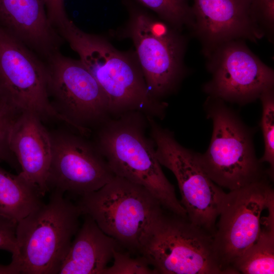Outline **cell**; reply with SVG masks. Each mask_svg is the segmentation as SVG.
<instances>
[{"instance_id": "cell-1", "label": "cell", "mask_w": 274, "mask_h": 274, "mask_svg": "<svg viewBox=\"0 0 274 274\" xmlns=\"http://www.w3.org/2000/svg\"><path fill=\"white\" fill-rule=\"evenodd\" d=\"M57 29L105 92L110 116L139 112L164 118L168 104L151 94L137 59L106 39L83 31L69 19Z\"/></svg>"}, {"instance_id": "cell-2", "label": "cell", "mask_w": 274, "mask_h": 274, "mask_svg": "<svg viewBox=\"0 0 274 274\" xmlns=\"http://www.w3.org/2000/svg\"><path fill=\"white\" fill-rule=\"evenodd\" d=\"M147 125L139 112L109 118L98 127L94 144L115 176L145 187L166 210L187 217L146 135Z\"/></svg>"}, {"instance_id": "cell-3", "label": "cell", "mask_w": 274, "mask_h": 274, "mask_svg": "<svg viewBox=\"0 0 274 274\" xmlns=\"http://www.w3.org/2000/svg\"><path fill=\"white\" fill-rule=\"evenodd\" d=\"M203 108L213 132L208 149L199 153V158L212 180L231 191L268 177L256 154L255 129L220 99L208 96Z\"/></svg>"}, {"instance_id": "cell-4", "label": "cell", "mask_w": 274, "mask_h": 274, "mask_svg": "<svg viewBox=\"0 0 274 274\" xmlns=\"http://www.w3.org/2000/svg\"><path fill=\"white\" fill-rule=\"evenodd\" d=\"M138 254L156 274H227L217 256L213 234L166 210L148 227Z\"/></svg>"}, {"instance_id": "cell-5", "label": "cell", "mask_w": 274, "mask_h": 274, "mask_svg": "<svg viewBox=\"0 0 274 274\" xmlns=\"http://www.w3.org/2000/svg\"><path fill=\"white\" fill-rule=\"evenodd\" d=\"M52 191L17 224L18 254L12 261L19 273L56 274L79 229L82 215L78 206Z\"/></svg>"}, {"instance_id": "cell-6", "label": "cell", "mask_w": 274, "mask_h": 274, "mask_svg": "<svg viewBox=\"0 0 274 274\" xmlns=\"http://www.w3.org/2000/svg\"><path fill=\"white\" fill-rule=\"evenodd\" d=\"M77 204L82 215L90 217L119 247L137 254L148 227L165 210L145 187L115 175L81 196Z\"/></svg>"}, {"instance_id": "cell-7", "label": "cell", "mask_w": 274, "mask_h": 274, "mask_svg": "<svg viewBox=\"0 0 274 274\" xmlns=\"http://www.w3.org/2000/svg\"><path fill=\"white\" fill-rule=\"evenodd\" d=\"M146 117L156 157L175 176L180 201L188 219L214 235L226 193L209 176L201 164L199 153L181 145L174 132L160 125L154 118Z\"/></svg>"}, {"instance_id": "cell-8", "label": "cell", "mask_w": 274, "mask_h": 274, "mask_svg": "<svg viewBox=\"0 0 274 274\" xmlns=\"http://www.w3.org/2000/svg\"><path fill=\"white\" fill-rule=\"evenodd\" d=\"M274 219V191L268 177L226 193L213 235L218 259L227 274L234 262Z\"/></svg>"}, {"instance_id": "cell-9", "label": "cell", "mask_w": 274, "mask_h": 274, "mask_svg": "<svg viewBox=\"0 0 274 274\" xmlns=\"http://www.w3.org/2000/svg\"><path fill=\"white\" fill-rule=\"evenodd\" d=\"M48 89L51 103L63 122L83 136L108 118V98L80 60L56 51L47 57Z\"/></svg>"}, {"instance_id": "cell-10", "label": "cell", "mask_w": 274, "mask_h": 274, "mask_svg": "<svg viewBox=\"0 0 274 274\" xmlns=\"http://www.w3.org/2000/svg\"><path fill=\"white\" fill-rule=\"evenodd\" d=\"M211 79L203 85L208 96L243 106L274 88V72L243 40L225 42L206 55Z\"/></svg>"}, {"instance_id": "cell-11", "label": "cell", "mask_w": 274, "mask_h": 274, "mask_svg": "<svg viewBox=\"0 0 274 274\" xmlns=\"http://www.w3.org/2000/svg\"><path fill=\"white\" fill-rule=\"evenodd\" d=\"M0 96L21 112L63 122L51 103L47 66L1 26Z\"/></svg>"}, {"instance_id": "cell-12", "label": "cell", "mask_w": 274, "mask_h": 274, "mask_svg": "<svg viewBox=\"0 0 274 274\" xmlns=\"http://www.w3.org/2000/svg\"><path fill=\"white\" fill-rule=\"evenodd\" d=\"M147 16L144 12L133 11L124 35L133 41L148 89L160 99L173 92L185 76L186 41L174 28L165 36L154 33L149 28Z\"/></svg>"}, {"instance_id": "cell-13", "label": "cell", "mask_w": 274, "mask_h": 274, "mask_svg": "<svg viewBox=\"0 0 274 274\" xmlns=\"http://www.w3.org/2000/svg\"><path fill=\"white\" fill-rule=\"evenodd\" d=\"M50 135L48 191L81 196L100 189L115 176L94 143L83 135L65 131L50 132Z\"/></svg>"}, {"instance_id": "cell-14", "label": "cell", "mask_w": 274, "mask_h": 274, "mask_svg": "<svg viewBox=\"0 0 274 274\" xmlns=\"http://www.w3.org/2000/svg\"><path fill=\"white\" fill-rule=\"evenodd\" d=\"M191 27L204 55L225 42L256 43L264 34L254 14V0H193Z\"/></svg>"}, {"instance_id": "cell-15", "label": "cell", "mask_w": 274, "mask_h": 274, "mask_svg": "<svg viewBox=\"0 0 274 274\" xmlns=\"http://www.w3.org/2000/svg\"><path fill=\"white\" fill-rule=\"evenodd\" d=\"M42 121L33 113L21 112L11 128L9 145L21 168L20 173L44 196L48 191L52 145L50 132Z\"/></svg>"}, {"instance_id": "cell-16", "label": "cell", "mask_w": 274, "mask_h": 274, "mask_svg": "<svg viewBox=\"0 0 274 274\" xmlns=\"http://www.w3.org/2000/svg\"><path fill=\"white\" fill-rule=\"evenodd\" d=\"M0 26L46 57L58 51L61 40L43 0H0Z\"/></svg>"}, {"instance_id": "cell-17", "label": "cell", "mask_w": 274, "mask_h": 274, "mask_svg": "<svg viewBox=\"0 0 274 274\" xmlns=\"http://www.w3.org/2000/svg\"><path fill=\"white\" fill-rule=\"evenodd\" d=\"M74 236L59 270V274H102L119 248L89 216Z\"/></svg>"}, {"instance_id": "cell-18", "label": "cell", "mask_w": 274, "mask_h": 274, "mask_svg": "<svg viewBox=\"0 0 274 274\" xmlns=\"http://www.w3.org/2000/svg\"><path fill=\"white\" fill-rule=\"evenodd\" d=\"M40 190L21 173L0 166V214L18 223L42 202Z\"/></svg>"}, {"instance_id": "cell-19", "label": "cell", "mask_w": 274, "mask_h": 274, "mask_svg": "<svg viewBox=\"0 0 274 274\" xmlns=\"http://www.w3.org/2000/svg\"><path fill=\"white\" fill-rule=\"evenodd\" d=\"M236 274L274 273V220L267 222L260 235L233 264Z\"/></svg>"}, {"instance_id": "cell-20", "label": "cell", "mask_w": 274, "mask_h": 274, "mask_svg": "<svg viewBox=\"0 0 274 274\" xmlns=\"http://www.w3.org/2000/svg\"><path fill=\"white\" fill-rule=\"evenodd\" d=\"M155 12L164 22L178 31L191 28L193 16L188 0H138Z\"/></svg>"}, {"instance_id": "cell-21", "label": "cell", "mask_w": 274, "mask_h": 274, "mask_svg": "<svg viewBox=\"0 0 274 274\" xmlns=\"http://www.w3.org/2000/svg\"><path fill=\"white\" fill-rule=\"evenodd\" d=\"M259 99L262 105L260 126L264 146V153L259 161L269 164L266 172L272 181L274 175V88L263 92Z\"/></svg>"}, {"instance_id": "cell-22", "label": "cell", "mask_w": 274, "mask_h": 274, "mask_svg": "<svg viewBox=\"0 0 274 274\" xmlns=\"http://www.w3.org/2000/svg\"><path fill=\"white\" fill-rule=\"evenodd\" d=\"M20 113L0 96V161L14 166L17 161L10 148L9 135L12 125Z\"/></svg>"}, {"instance_id": "cell-23", "label": "cell", "mask_w": 274, "mask_h": 274, "mask_svg": "<svg viewBox=\"0 0 274 274\" xmlns=\"http://www.w3.org/2000/svg\"><path fill=\"white\" fill-rule=\"evenodd\" d=\"M119 249L114 250L113 264L107 266L102 274H156L154 268L143 257H133L128 252Z\"/></svg>"}, {"instance_id": "cell-24", "label": "cell", "mask_w": 274, "mask_h": 274, "mask_svg": "<svg viewBox=\"0 0 274 274\" xmlns=\"http://www.w3.org/2000/svg\"><path fill=\"white\" fill-rule=\"evenodd\" d=\"M254 11L260 29L271 42L274 32V0H254Z\"/></svg>"}, {"instance_id": "cell-25", "label": "cell", "mask_w": 274, "mask_h": 274, "mask_svg": "<svg viewBox=\"0 0 274 274\" xmlns=\"http://www.w3.org/2000/svg\"><path fill=\"white\" fill-rule=\"evenodd\" d=\"M17 224L16 222L0 214V250L10 252L12 259L16 258L18 254Z\"/></svg>"}, {"instance_id": "cell-26", "label": "cell", "mask_w": 274, "mask_h": 274, "mask_svg": "<svg viewBox=\"0 0 274 274\" xmlns=\"http://www.w3.org/2000/svg\"><path fill=\"white\" fill-rule=\"evenodd\" d=\"M47 16L57 28L68 19L65 12L64 0H43Z\"/></svg>"}, {"instance_id": "cell-27", "label": "cell", "mask_w": 274, "mask_h": 274, "mask_svg": "<svg viewBox=\"0 0 274 274\" xmlns=\"http://www.w3.org/2000/svg\"><path fill=\"white\" fill-rule=\"evenodd\" d=\"M19 271L16 265L12 262L8 265L0 264V274H16Z\"/></svg>"}]
</instances>
